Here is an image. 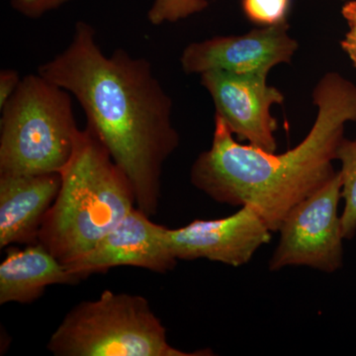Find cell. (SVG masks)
Listing matches in <instances>:
<instances>
[{
	"mask_svg": "<svg viewBox=\"0 0 356 356\" xmlns=\"http://www.w3.org/2000/svg\"><path fill=\"white\" fill-rule=\"evenodd\" d=\"M273 232L254 206L217 220H195L178 229H166L168 248L177 261L204 259L238 267L252 261Z\"/></svg>",
	"mask_w": 356,
	"mask_h": 356,
	"instance_id": "obj_9",
	"label": "cell"
},
{
	"mask_svg": "<svg viewBox=\"0 0 356 356\" xmlns=\"http://www.w3.org/2000/svg\"><path fill=\"white\" fill-rule=\"evenodd\" d=\"M317 117L296 147L277 154L236 142L215 114L212 145L192 165L191 184L218 203L254 206L271 232L290 211L336 177L337 149L344 127L356 122V84L336 72L312 93Z\"/></svg>",
	"mask_w": 356,
	"mask_h": 356,
	"instance_id": "obj_2",
	"label": "cell"
},
{
	"mask_svg": "<svg viewBox=\"0 0 356 356\" xmlns=\"http://www.w3.org/2000/svg\"><path fill=\"white\" fill-rule=\"evenodd\" d=\"M60 175V191L44 217L38 243L67 264L127 216L136 197L127 175L88 127L79 131L74 154Z\"/></svg>",
	"mask_w": 356,
	"mask_h": 356,
	"instance_id": "obj_3",
	"label": "cell"
},
{
	"mask_svg": "<svg viewBox=\"0 0 356 356\" xmlns=\"http://www.w3.org/2000/svg\"><path fill=\"white\" fill-rule=\"evenodd\" d=\"M79 281L42 243L10 248L0 264V304H31L51 285L76 284Z\"/></svg>",
	"mask_w": 356,
	"mask_h": 356,
	"instance_id": "obj_12",
	"label": "cell"
},
{
	"mask_svg": "<svg viewBox=\"0 0 356 356\" xmlns=\"http://www.w3.org/2000/svg\"><path fill=\"white\" fill-rule=\"evenodd\" d=\"M22 79L15 70L0 72V109L13 97Z\"/></svg>",
	"mask_w": 356,
	"mask_h": 356,
	"instance_id": "obj_17",
	"label": "cell"
},
{
	"mask_svg": "<svg viewBox=\"0 0 356 356\" xmlns=\"http://www.w3.org/2000/svg\"><path fill=\"white\" fill-rule=\"evenodd\" d=\"M70 95L39 74L23 77L1 108L0 175L60 173L81 131Z\"/></svg>",
	"mask_w": 356,
	"mask_h": 356,
	"instance_id": "obj_4",
	"label": "cell"
},
{
	"mask_svg": "<svg viewBox=\"0 0 356 356\" xmlns=\"http://www.w3.org/2000/svg\"><path fill=\"white\" fill-rule=\"evenodd\" d=\"M348 26H350V30L341 40V46L356 67V25Z\"/></svg>",
	"mask_w": 356,
	"mask_h": 356,
	"instance_id": "obj_18",
	"label": "cell"
},
{
	"mask_svg": "<svg viewBox=\"0 0 356 356\" xmlns=\"http://www.w3.org/2000/svg\"><path fill=\"white\" fill-rule=\"evenodd\" d=\"M341 177L295 206L281 224L277 247L269 261L270 271L287 266H307L334 273L343 266V240L339 204Z\"/></svg>",
	"mask_w": 356,
	"mask_h": 356,
	"instance_id": "obj_6",
	"label": "cell"
},
{
	"mask_svg": "<svg viewBox=\"0 0 356 356\" xmlns=\"http://www.w3.org/2000/svg\"><path fill=\"white\" fill-rule=\"evenodd\" d=\"M336 161H341V199L344 208L341 213L343 233L346 240L356 235V139L343 138L337 149Z\"/></svg>",
	"mask_w": 356,
	"mask_h": 356,
	"instance_id": "obj_13",
	"label": "cell"
},
{
	"mask_svg": "<svg viewBox=\"0 0 356 356\" xmlns=\"http://www.w3.org/2000/svg\"><path fill=\"white\" fill-rule=\"evenodd\" d=\"M47 348L56 356H205L170 346L166 330L140 295L105 290L77 304L51 334Z\"/></svg>",
	"mask_w": 356,
	"mask_h": 356,
	"instance_id": "obj_5",
	"label": "cell"
},
{
	"mask_svg": "<svg viewBox=\"0 0 356 356\" xmlns=\"http://www.w3.org/2000/svg\"><path fill=\"white\" fill-rule=\"evenodd\" d=\"M70 1L72 0H11V6L25 17L38 19Z\"/></svg>",
	"mask_w": 356,
	"mask_h": 356,
	"instance_id": "obj_16",
	"label": "cell"
},
{
	"mask_svg": "<svg viewBox=\"0 0 356 356\" xmlns=\"http://www.w3.org/2000/svg\"><path fill=\"white\" fill-rule=\"evenodd\" d=\"M200 83L212 97L216 115L233 135L275 153L278 124L271 107L282 104L285 97L280 89L267 84V76L211 70L201 74Z\"/></svg>",
	"mask_w": 356,
	"mask_h": 356,
	"instance_id": "obj_8",
	"label": "cell"
},
{
	"mask_svg": "<svg viewBox=\"0 0 356 356\" xmlns=\"http://www.w3.org/2000/svg\"><path fill=\"white\" fill-rule=\"evenodd\" d=\"M166 229L139 208H134L95 247L65 266L81 280L118 266L168 273L177 266V259L168 248Z\"/></svg>",
	"mask_w": 356,
	"mask_h": 356,
	"instance_id": "obj_10",
	"label": "cell"
},
{
	"mask_svg": "<svg viewBox=\"0 0 356 356\" xmlns=\"http://www.w3.org/2000/svg\"><path fill=\"white\" fill-rule=\"evenodd\" d=\"M291 0H243L245 16L262 27L280 24L286 20Z\"/></svg>",
	"mask_w": 356,
	"mask_h": 356,
	"instance_id": "obj_15",
	"label": "cell"
},
{
	"mask_svg": "<svg viewBox=\"0 0 356 356\" xmlns=\"http://www.w3.org/2000/svg\"><path fill=\"white\" fill-rule=\"evenodd\" d=\"M298 48V41L289 34V24L285 20L243 35L194 42L182 51L180 65L186 74L201 76L221 70L268 76L273 67L290 64Z\"/></svg>",
	"mask_w": 356,
	"mask_h": 356,
	"instance_id": "obj_7",
	"label": "cell"
},
{
	"mask_svg": "<svg viewBox=\"0 0 356 356\" xmlns=\"http://www.w3.org/2000/svg\"><path fill=\"white\" fill-rule=\"evenodd\" d=\"M40 76L76 97L112 159L127 175L138 208L158 212L163 165L180 144L172 97L146 58L118 49L105 55L95 28L77 22L62 53L40 65Z\"/></svg>",
	"mask_w": 356,
	"mask_h": 356,
	"instance_id": "obj_1",
	"label": "cell"
},
{
	"mask_svg": "<svg viewBox=\"0 0 356 356\" xmlns=\"http://www.w3.org/2000/svg\"><path fill=\"white\" fill-rule=\"evenodd\" d=\"M341 13L348 25H356V0L346 2L341 9Z\"/></svg>",
	"mask_w": 356,
	"mask_h": 356,
	"instance_id": "obj_19",
	"label": "cell"
},
{
	"mask_svg": "<svg viewBox=\"0 0 356 356\" xmlns=\"http://www.w3.org/2000/svg\"><path fill=\"white\" fill-rule=\"evenodd\" d=\"M208 6V0H154L147 20L154 26L177 23L202 13Z\"/></svg>",
	"mask_w": 356,
	"mask_h": 356,
	"instance_id": "obj_14",
	"label": "cell"
},
{
	"mask_svg": "<svg viewBox=\"0 0 356 356\" xmlns=\"http://www.w3.org/2000/svg\"><path fill=\"white\" fill-rule=\"evenodd\" d=\"M60 187V173L0 175V248L38 243Z\"/></svg>",
	"mask_w": 356,
	"mask_h": 356,
	"instance_id": "obj_11",
	"label": "cell"
}]
</instances>
